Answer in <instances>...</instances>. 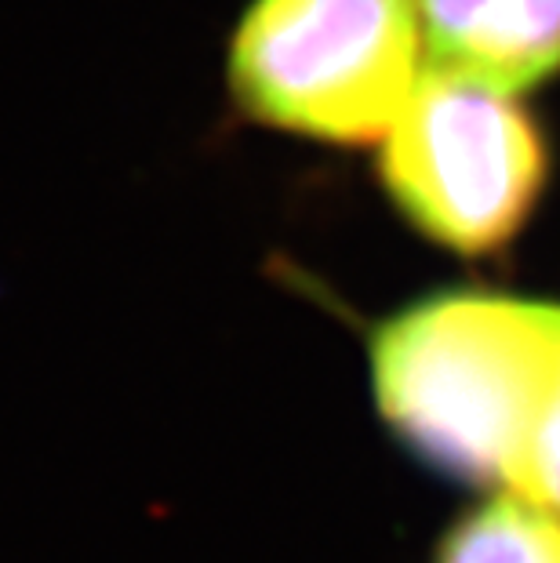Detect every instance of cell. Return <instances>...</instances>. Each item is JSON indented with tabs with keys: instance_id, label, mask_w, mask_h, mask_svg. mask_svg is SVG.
I'll list each match as a JSON object with an SVG mask.
<instances>
[{
	"instance_id": "1",
	"label": "cell",
	"mask_w": 560,
	"mask_h": 563,
	"mask_svg": "<svg viewBox=\"0 0 560 563\" xmlns=\"http://www.w3.org/2000/svg\"><path fill=\"white\" fill-rule=\"evenodd\" d=\"M557 361L560 302L440 291L375 328V407L400 448L433 473L509 490Z\"/></svg>"
},
{
	"instance_id": "2",
	"label": "cell",
	"mask_w": 560,
	"mask_h": 563,
	"mask_svg": "<svg viewBox=\"0 0 560 563\" xmlns=\"http://www.w3.org/2000/svg\"><path fill=\"white\" fill-rule=\"evenodd\" d=\"M419 0H252L230 44V91L259 124L383 142L422 69Z\"/></svg>"
},
{
	"instance_id": "3",
	"label": "cell",
	"mask_w": 560,
	"mask_h": 563,
	"mask_svg": "<svg viewBox=\"0 0 560 563\" xmlns=\"http://www.w3.org/2000/svg\"><path fill=\"white\" fill-rule=\"evenodd\" d=\"M546 172L542 131L514 95L440 69L419 77L378 153L386 197L455 255H492L514 241Z\"/></svg>"
},
{
	"instance_id": "4",
	"label": "cell",
	"mask_w": 560,
	"mask_h": 563,
	"mask_svg": "<svg viewBox=\"0 0 560 563\" xmlns=\"http://www.w3.org/2000/svg\"><path fill=\"white\" fill-rule=\"evenodd\" d=\"M430 69L520 95L560 74V0H419Z\"/></svg>"
},
{
	"instance_id": "5",
	"label": "cell",
	"mask_w": 560,
	"mask_h": 563,
	"mask_svg": "<svg viewBox=\"0 0 560 563\" xmlns=\"http://www.w3.org/2000/svg\"><path fill=\"white\" fill-rule=\"evenodd\" d=\"M430 563H560V517L517 490H492L437 538Z\"/></svg>"
},
{
	"instance_id": "6",
	"label": "cell",
	"mask_w": 560,
	"mask_h": 563,
	"mask_svg": "<svg viewBox=\"0 0 560 563\" xmlns=\"http://www.w3.org/2000/svg\"><path fill=\"white\" fill-rule=\"evenodd\" d=\"M509 490L539 501V506L560 517V361L550 378V389H546V400L539 407V418H535L528 433V443H524L520 465Z\"/></svg>"
}]
</instances>
